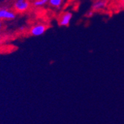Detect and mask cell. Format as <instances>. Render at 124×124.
<instances>
[{
	"label": "cell",
	"mask_w": 124,
	"mask_h": 124,
	"mask_svg": "<svg viewBox=\"0 0 124 124\" xmlns=\"http://www.w3.org/2000/svg\"><path fill=\"white\" fill-rule=\"evenodd\" d=\"M16 18V14L14 11L9 10L8 9H0V20L7 19L12 20Z\"/></svg>",
	"instance_id": "277c9868"
},
{
	"label": "cell",
	"mask_w": 124,
	"mask_h": 124,
	"mask_svg": "<svg viewBox=\"0 0 124 124\" xmlns=\"http://www.w3.org/2000/svg\"><path fill=\"white\" fill-rule=\"evenodd\" d=\"M30 4L28 0H16L14 8L16 12H25L29 8Z\"/></svg>",
	"instance_id": "6da1fadb"
},
{
	"label": "cell",
	"mask_w": 124,
	"mask_h": 124,
	"mask_svg": "<svg viewBox=\"0 0 124 124\" xmlns=\"http://www.w3.org/2000/svg\"><path fill=\"white\" fill-rule=\"evenodd\" d=\"M47 27L46 25L44 24H37L35 25L34 26H33L31 30H30V33L32 36L34 37H39L42 35L43 33L46 31Z\"/></svg>",
	"instance_id": "7a4b0ae2"
},
{
	"label": "cell",
	"mask_w": 124,
	"mask_h": 124,
	"mask_svg": "<svg viewBox=\"0 0 124 124\" xmlns=\"http://www.w3.org/2000/svg\"><path fill=\"white\" fill-rule=\"evenodd\" d=\"M2 22L0 21V29L2 28Z\"/></svg>",
	"instance_id": "9c48e42d"
},
{
	"label": "cell",
	"mask_w": 124,
	"mask_h": 124,
	"mask_svg": "<svg viewBox=\"0 0 124 124\" xmlns=\"http://www.w3.org/2000/svg\"><path fill=\"white\" fill-rule=\"evenodd\" d=\"M49 2V0H36L33 2V5L35 7H41L45 5Z\"/></svg>",
	"instance_id": "52a82bcc"
},
{
	"label": "cell",
	"mask_w": 124,
	"mask_h": 124,
	"mask_svg": "<svg viewBox=\"0 0 124 124\" xmlns=\"http://www.w3.org/2000/svg\"><path fill=\"white\" fill-rule=\"evenodd\" d=\"M94 11H93V10H92V11H89L88 14V16H90V17L94 15Z\"/></svg>",
	"instance_id": "ba28073f"
},
{
	"label": "cell",
	"mask_w": 124,
	"mask_h": 124,
	"mask_svg": "<svg viewBox=\"0 0 124 124\" xmlns=\"http://www.w3.org/2000/svg\"><path fill=\"white\" fill-rule=\"evenodd\" d=\"M72 16H73L71 12H69V11L64 12L59 17V21H58L59 25H60V26H69L70 24V22L72 19Z\"/></svg>",
	"instance_id": "3957f363"
},
{
	"label": "cell",
	"mask_w": 124,
	"mask_h": 124,
	"mask_svg": "<svg viewBox=\"0 0 124 124\" xmlns=\"http://www.w3.org/2000/svg\"><path fill=\"white\" fill-rule=\"evenodd\" d=\"M63 2V0H49L48 3L54 8H60Z\"/></svg>",
	"instance_id": "8992f818"
},
{
	"label": "cell",
	"mask_w": 124,
	"mask_h": 124,
	"mask_svg": "<svg viewBox=\"0 0 124 124\" xmlns=\"http://www.w3.org/2000/svg\"><path fill=\"white\" fill-rule=\"evenodd\" d=\"M107 5V1L106 0H97V1L94 2V4L92 6V10L93 11H97L103 10L105 8Z\"/></svg>",
	"instance_id": "5b68a950"
}]
</instances>
